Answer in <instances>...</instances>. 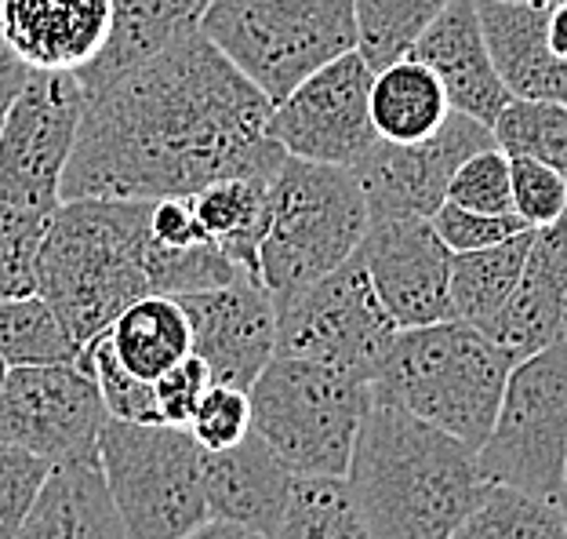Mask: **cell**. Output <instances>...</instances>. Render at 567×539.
<instances>
[{"label": "cell", "mask_w": 567, "mask_h": 539, "mask_svg": "<svg viewBox=\"0 0 567 539\" xmlns=\"http://www.w3.org/2000/svg\"><path fill=\"white\" fill-rule=\"evenodd\" d=\"M269 102L200 30L84 95L62 201L193 197L218 179L274 175Z\"/></svg>", "instance_id": "cell-1"}, {"label": "cell", "mask_w": 567, "mask_h": 539, "mask_svg": "<svg viewBox=\"0 0 567 539\" xmlns=\"http://www.w3.org/2000/svg\"><path fill=\"white\" fill-rule=\"evenodd\" d=\"M346 485L371 539H451L492 489L476 448L371 401Z\"/></svg>", "instance_id": "cell-2"}, {"label": "cell", "mask_w": 567, "mask_h": 539, "mask_svg": "<svg viewBox=\"0 0 567 539\" xmlns=\"http://www.w3.org/2000/svg\"><path fill=\"white\" fill-rule=\"evenodd\" d=\"M146 245L150 201H62L51 212L37 255V295L81 350L150 295Z\"/></svg>", "instance_id": "cell-3"}, {"label": "cell", "mask_w": 567, "mask_h": 539, "mask_svg": "<svg viewBox=\"0 0 567 539\" xmlns=\"http://www.w3.org/2000/svg\"><path fill=\"white\" fill-rule=\"evenodd\" d=\"M509 368L513 362L492 336L451 317L396 332L379 376L371 379V397L481 448Z\"/></svg>", "instance_id": "cell-4"}, {"label": "cell", "mask_w": 567, "mask_h": 539, "mask_svg": "<svg viewBox=\"0 0 567 539\" xmlns=\"http://www.w3.org/2000/svg\"><path fill=\"white\" fill-rule=\"evenodd\" d=\"M368 223L364 190L350 169L284 157L269 179V223L259 245V281L274 306L353 260Z\"/></svg>", "instance_id": "cell-5"}, {"label": "cell", "mask_w": 567, "mask_h": 539, "mask_svg": "<svg viewBox=\"0 0 567 539\" xmlns=\"http://www.w3.org/2000/svg\"><path fill=\"white\" fill-rule=\"evenodd\" d=\"M251 434L295 478H346L371 387L324 365L274 354L251 383Z\"/></svg>", "instance_id": "cell-6"}, {"label": "cell", "mask_w": 567, "mask_h": 539, "mask_svg": "<svg viewBox=\"0 0 567 539\" xmlns=\"http://www.w3.org/2000/svg\"><path fill=\"white\" fill-rule=\"evenodd\" d=\"M200 33L269 102H280L357 48V11L353 0H208Z\"/></svg>", "instance_id": "cell-7"}, {"label": "cell", "mask_w": 567, "mask_h": 539, "mask_svg": "<svg viewBox=\"0 0 567 539\" xmlns=\"http://www.w3.org/2000/svg\"><path fill=\"white\" fill-rule=\"evenodd\" d=\"M204 448L186 427L110 419L99 438V464L127 539H186L208 521Z\"/></svg>", "instance_id": "cell-8"}, {"label": "cell", "mask_w": 567, "mask_h": 539, "mask_svg": "<svg viewBox=\"0 0 567 539\" xmlns=\"http://www.w3.org/2000/svg\"><path fill=\"white\" fill-rule=\"evenodd\" d=\"M487 481L557 499L567 459V343L513 362L484 445Z\"/></svg>", "instance_id": "cell-9"}, {"label": "cell", "mask_w": 567, "mask_h": 539, "mask_svg": "<svg viewBox=\"0 0 567 539\" xmlns=\"http://www.w3.org/2000/svg\"><path fill=\"white\" fill-rule=\"evenodd\" d=\"M375 288L360 266L357 252L339 270H331L313 288L277 306V354L324 365L342 376L368 383L390 354L396 336Z\"/></svg>", "instance_id": "cell-10"}, {"label": "cell", "mask_w": 567, "mask_h": 539, "mask_svg": "<svg viewBox=\"0 0 567 539\" xmlns=\"http://www.w3.org/2000/svg\"><path fill=\"white\" fill-rule=\"evenodd\" d=\"M84 92L73 73H33L0 118V204L55 212L81 128Z\"/></svg>", "instance_id": "cell-11"}, {"label": "cell", "mask_w": 567, "mask_h": 539, "mask_svg": "<svg viewBox=\"0 0 567 539\" xmlns=\"http://www.w3.org/2000/svg\"><path fill=\"white\" fill-rule=\"evenodd\" d=\"M371 81L375 70L353 48L309 73L269 110V139L295 161L357 169L379 143L371 124Z\"/></svg>", "instance_id": "cell-12"}, {"label": "cell", "mask_w": 567, "mask_h": 539, "mask_svg": "<svg viewBox=\"0 0 567 539\" xmlns=\"http://www.w3.org/2000/svg\"><path fill=\"white\" fill-rule=\"evenodd\" d=\"M106 423L102 394L81 365H25L4 372L0 445L22 448L55 467L95 456Z\"/></svg>", "instance_id": "cell-13"}, {"label": "cell", "mask_w": 567, "mask_h": 539, "mask_svg": "<svg viewBox=\"0 0 567 539\" xmlns=\"http://www.w3.org/2000/svg\"><path fill=\"white\" fill-rule=\"evenodd\" d=\"M487 146H495L492 128L455 110L422 143H382L379 139L353 169L371 223L430 220L447 201L451 175L458 172V164Z\"/></svg>", "instance_id": "cell-14"}, {"label": "cell", "mask_w": 567, "mask_h": 539, "mask_svg": "<svg viewBox=\"0 0 567 539\" xmlns=\"http://www.w3.org/2000/svg\"><path fill=\"white\" fill-rule=\"evenodd\" d=\"M357 260L396 328L451 321V252L430 220H375Z\"/></svg>", "instance_id": "cell-15"}, {"label": "cell", "mask_w": 567, "mask_h": 539, "mask_svg": "<svg viewBox=\"0 0 567 539\" xmlns=\"http://www.w3.org/2000/svg\"><path fill=\"white\" fill-rule=\"evenodd\" d=\"M189 321L193 354L212 372V383L251 390L277 354V306L259 277H237L223 288L172 295Z\"/></svg>", "instance_id": "cell-16"}, {"label": "cell", "mask_w": 567, "mask_h": 539, "mask_svg": "<svg viewBox=\"0 0 567 539\" xmlns=\"http://www.w3.org/2000/svg\"><path fill=\"white\" fill-rule=\"evenodd\" d=\"M484 336H492L509 362L567 343V215L532 234L517 288Z\"/></svg>", "instance_id": "cell-17"}, {"label": "cell", "mask_w": 567, "mask_h": 539, "mask_svg": "<svg viewBox=\"0 0 567 539\" xmlns=\"http://www.w3.org/2000/svg\"><path fill=\"white\" fill-rule=\"evenodd\" d=\"M113 0H0V30L33 73H76L110 33Z\"/></svg>", "instance_id": "cell-18"}, {"label": "cell", "mask_w": 567, "mask_h": 539, "mask_svg": "<svg viewBox=\"0 0 567 539\" xmlns=\"http://www.w3.org/2000/svg\"><path fill=\"white\" fill-rule=\"evenodd\" d=\"M411 59L430 67L441 81L447 106L455 113L481 121L492 128L502 106L513 99L509 88L495 73L492 51H487L481 16H476V0H455L430 30L419 37L411 48Z\"/></svg>", "instance_id": "cell-19"}, {"label": "cell", "mask_w": 567, "mask_h": 539, "mask_svg": "<svg viewBox=\"0 0 567 539\" xmlns=\"http://www.w3.org/2000/svg\"><path fill=\"white\" fill-rule=\"evenodd\" d=\"M295 474L269 452L259 434L240 445L204 456V499L208 518L234 521L274 539L288 507Z\"/></svg>", "instance_id": "cell-20"}, {"label": "cell", "mask_w": 567, "mask_h": 539, "mask_svg": "<svg viewBox=\"0 0 567 539\" xmlns=\"http://www.w3.org/2000/svg\"><path fill=\"white\" fill-rule=\"evenodd\" d=\"M549 4H513V0H476V16L495 73L513 99L564 102L567 106V59H557L546 41Z\"/></svg>", "instance_id": "cell-21"}, {"label": "cell", "mask_w": 567, "mask_h": 539, "mask_svg": "<svg viewBox=\"0 0 567 539\" xmlns=\"http://www.w3.org/2000/svg\"><path fill=\"white\" fill-rule=\"evenodd\" d=\"M16 539H127L99 452L44 474Z\"/></svg>", "instance_id": "cell-22"}, {"label": "cell", "mask_w": 567, "mask_h": 539, "mask_svg": "<svg viewBox=\"0 0 567 539\" xmlns=\"http://www.w3.org/2000/svg\"><path fill=\"white\" fill-rule=\"evenodd\" d=\"M204 11H208V0H113L106 44L84 70L73 73L81 92L87 95L117 81L121 73L157 59L183 37L197 33Z\"/></svg>", "instance_id": "cell-23"}, {"label": "cell", "mask_w": 567, "mask_h": 539, "mask_svg": "<svg viewBox=\"0 0 567 539\" xmlns=\"http://www.w3.org/2000/svg\"><path fill=\"white\" fill-rule=\"evenodd\" d=\"M124 372L142 383H157L172 365L193 354L189 321L172 295H146L102 332Z\"/></svg>", "instance_id": "cell-24"}, {"label": "cell", "mask_w": 567, "mask_h": 539, "mask_svg": "<svg viewBox=\"0 0 567 539\" xmlns=\"http://www.w3.org/2000/svg\"><path fill=\"white\" fill-rule=\"evenodd\" d=\"M269 179L274 175L218 179L189 197L212 245L223 248L251 277H259V245L269 223Z\"/></svg>", "instance_id": "cell-25"}, {"label": "cell", "mask_w": 567, "mask_h": 539, "mask_svg": "<svg viewBox=\"0 0 567 539\" xmlns=\"http://www.w3.org/2000/svg\"><path fill=\"white\" fill-rule=\"evenodd\" d=\"M451 113L447 95L430 67L419 59H396L375 70L371 81V124L382 143H422Z\"/></svg>", "instance_id": "cell-26"}, {"label": "cell", "mask_w": 567, "mask_h": 539, "mask_svg": "<svg viewBox=\"0 0 567 539\" xmlns=\"http://www.w3.org/2000/svg\"><path fill=\"white\" fill-rule=\"evenodd\" d=\"M532 234L535 230H524V234L502 241V245L451 255V314H455V321H466L481 332L495 325V317L520 281Z\"/></svg>", "instance_id": "cell-27"}, {"label": "cell", "mask_w": 567, "mask_h": 539, "mask_svg": "<svg viewBox=\"0 0 567 539\" xmlns=\"http://www.w3.org/2000/svg\"><path fill=\"white\" fill-rule=\"evenodd\" d=\"M451 539H567V518L557 499L492 481Z\"/></svg>", "instance_id": "cell-28"}, {"label": "cell", "mask_w": 567, "mask_h": 539, "mask_svg": "<svg viewBox=\"0 0 567 539\" xmlns=\"http://www.w3.org/2000/svg\"><path fill=\"white\" fill-rule=\"evenodd\" d=\"M455 0H353L357 51L371 70L408 59L419 37L444 16Z\"/></svg>", "instance_id": "cell-29"}, {"label": "cell", "mask_w": 567, "mask_h": 539, "mask_svg": "<svg viewBox=\"0 0 567 539\" xmlns=\"http://www.w3.org/2000/svg\"><path fill=\"white\" fill-rule=\"evenodd\" d=\"M274 539H371L346 478H295Z\"/></svg>", "instance_id": "cell-30"}, {"label": "cell", "mask_w": 567, "mask_h": 539, "mask_svg": "<svg viewBox=\"0 0 567 539\" xmlns=\"http://www.w3.org/2000/svg\"><path fill=\"white\" fill-rule=\"evenodd\" d=\"M0 362L8 368L25 365H76L81 346L62 328L55 311L41 295L0 299Z\"/></svg>", "instance_id": "cell-31"}, {"label": "cell", "mask_w": 567, "mask_h": 539, "mask_svg": "<svg viewBox=\"0 0 567 539\" xmlns=\"http://www.w3.org/2000/svg\"><path fill=\"white\" fill-rule=\"evenodd\" d=\"M492 139L509 161H535L567 175V106L564 102L509 99L492 124Z\"/></svg>", "instance_id": "cell-32"}, {"label": "cell", "mask_w": 567, "mask_h": 539, "mask_svg": "<svg viewBox=\"0 0 567 539\" xmlns=\"http://www.w3.org/2000/svg\"><path fill=\"white\" fill-rule=\"evenodd\" d=\"M51 212L0 204V299L37 295V255Z\"/></svg>", "instance_id": "cell-33"}, {"label": "cell", "mask_w": 567, "mask_h": 539, "mask_svg": "<svg viewBox=\"0 0 567 539\" xmlns=\"http://www.w3.org/2000/svg\"><path fill=\"white\" fill-rule=\"evenodd\" d=\"M81 365L87 376L95 379V387L106 405V416L117 423H161L157 397H153V383L135 379L132 372H124L121 362L113 357L110 343L95 336L81 350Z\"/></svg>", "instance_id": "cell-34"}, {"label": "cell", "mask_w": 567, "mask_h": 539, "mask_svg": "<svg viewBox=\"0 0 567 539\" xmlns=\"http://www.w3.org/2000/svg\"><path fill=\"white\" fill-rule=\"evenodd\" d=\"M447 201L458 209L484 212V215H513V190H509V157L498 146H487L458 164L451 175Z\"/></svg>", "instance_id": "cell-35"}, {"label": "cell", "mask_w": 567, "mask_h": 539, "mask_svg": "<svg viewBox=\"0 0 567 539\" xmlns=\"http://www.w3.org/2000/svg\"><path fill=\"white\" fill-rule=\"evenodd\" d=\"M204 452H223L234 448L251 434V397L240 387H226V383H212L204 390L197 413L186 423Z\"/></svg>", "instance_id": "cell-36"}, {"label": "cell", "mask_w": 567, "mask_h": 539, "mask_svg": "<svg viewBox=\"0 0 567 539\" xmlns=\"http://www.w3.org/2000/svg\"><path fill=\"white\" fill-rule=\"evenodd\" d=\"M513 215L527 230L553 226L567 215V175L535 161H509Z\"/></svg>", "instance_id": "cell-37"}, {"label": "cell", "mask_w": 567, "mask_h": 539, "mask_svg": "<svg viewBox=\"0 0 567 539\" xmlns=\"http://www.w3.org/2000/svg\"><path fill=\"white\" fill-rule=\"evenodd\" d=\"M430 226L436 230V237L444 241V248L451 255L492 248L527 230L517 215H484V212L458 209V204H451V201H444L441 209L430 215Z\"/></svg>", "instance_id": "cell-38"}, {"label": "cell", "mask_w": 567, "mask_h": 539, "mask_svg": "<svg viewBox=\"0 0 567 539\" xmlns=\"http://www.w3.org/2000/svg\"><path fill=\"white\" fill-rule=\"evenodd\" d=\"M51 467L22 448L0 445V539H16L25 510H30L37 489Z\"/></svg>", "instance_id": "cell-39"}, {"label": "cell", "mask_w": 567, "mask_h": 539, "mask_svg": "<svg viewBox=\"0 0 567 539\" xmlns=\"http://www.w3.org/2000/svg\"><path fill=\"white\" fill-rule=\"evenodd\" d=\"M208 387H212V372L197 354H189L178 365H172L157 383H153L161 423H167V427H186Z\"/></svg>", "instance_id": "cell-40"}, {"label": "cell", "mask_w": 567, "mask_h": 539, "mask_svg": "<svg viewBox=\"0 0 567 539\" xmlns=\"http://www.w3.org/2000/svg\"><path fill=\"white\" fill-rule=\"evenodd\" d=\"M150 241H157L164 248H193L204 245L208 234L200 230L189 197H164L150 201Z\"/></svg>", "instance_id": "cell-41"}, {"label": "cell", "mask_w": 567, "mask_h": 539, "mask_svg": "<svg viewBox=\"0 0 567 539\" xmlns=\"http://www.w3.org/2000/svg\"><path fill=\"white\" fill-rule=\"evenodd\" d=\"M30 77H33V70L22 67V62L16 59V51H11L4 41V30H0V113L16 102V95L22 92Z\"/></svg>", "instance_id": "cell-42"}, {"label": "cell", "mask_w": 567, "mask_h": 539, "mask_svg": "<svg viewBox=\"0 0 567 539\" xmlns=\"http://www.w3.org/2000/svg\"><path fill=\"white\" fill-rule=\"evenodd\" d=\"M546 41L557 59H567V0H549L546 11Z\"/></svg>", "instance_id": "cell-43"}, {"label": "cell", "mask_w": 567, "mask_h": 539, "mask_svg": "<svg viewBox=\"0 0 567 539\" xmlns=\"http://www.w3.org/2000/svg\"><path fill=\"white\" fill-rule=\"evenodd\" d=\"M186 539H269V536L255 532V529H244V525H234V521L208 518V521L200 525V529H193Z\"/></svg>", "instance_id": "cell-44"}, {"label": "cell", "mask_w": 567, "mask_h": 539, "mask_svg": "<svg viewBox=\"0 0 567 539\" xmlns=\"http://www.w3.org/2000/svg\"><path fill=\"white\" fill-rule=\"evenodd\" d=\"M557 504H560L564 518H567V459H564V481H560V496H557Z\"/></svg>", "instance_id": "cell-45"}, {"label": "cell", "mask_w": 567, "mask_h": 539, "mask_svg": "<svg viewBox=\"0 0 567 539\" xmlns=\"http://www.w3.org/2000/svg\"><path fill=\"white\" fill-rule=\"evenodd\" d=\"M513 4H549V0H513Z\"/></svg>", "instance_id": "cell-46"}, {"label": "cell", "mask_w": 567, "mask_h": 539, "mask_svg": "<svg viewBox=\"0 0 567 539\" xmlns=\"http://www.w3.org/2000/svg\"><path fill=\"white\" fill-rule=\"evenodd\" d=\"M4 372H8V365H4V362H0V383H4Z\"/></svg>", "instance_id": "cell-47"}, {"label": "cell", "mask_w": 567, "mask_h": 539, "mask_svg": "<svg viewBox=\"0 0 567 539\" xmlns=\"http://www.w3.org/2000/svg\"><path fill=\"white\" fill-rule=\"evenodd\" d=\"M0 118H4V113H0Z\"/></svg>", "instance_id": "cell-48"}]
</instances>
